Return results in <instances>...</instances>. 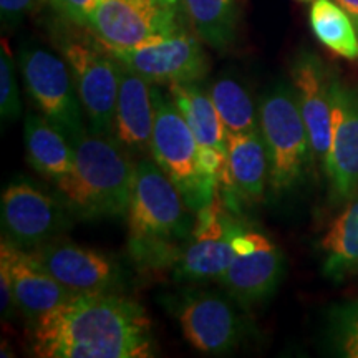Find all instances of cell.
Here are the masks:
<instances>
[{
	"instance_id": "obj_31",
	"label": "cell",
	"mask_w": 358,
	"mask_h": 358,
	"mask_svg": "<svg viewBox=\"0 0 358 358\" xmlns=\"http://www.w3.org/2000/svg\"><path fill=\"white\" fill-rule=\"evenodd\" d=\"M335 2L350 15L353 25H355L358 32V0H335Z\"/></svg>"
},
{
	"instance_id": "obj_2",
	"label": "cell",
	"mask_w": 358,
	"mask_h": 358,
	"mask_svg": "<svg viewBox=\"0 0 358 358\" xmlns=\"http://www.w3.org/2000/svg\"><path fill=\"white\" fill-rule=\"evenodd\" d=\"M129 250L150 267L174 264L182 241L192 232L191 209L168 174L155 159L136 163L127 213Z\"/></svg>"
},
{
	"instance_id": "obj_27",
	"label": "cell",
	"mask_w": 358,
	"mask_h": 358,
	"mask_svg": "<svg viewBox=\"0 0 358 358\" xmlns=\"http://www.w3.org/2000/svg\"><path fill=\"white\" fill-rule=\"evenodd\" d=\"M22 103L15 77V65L3 43L0 50V116L3 122H13L19 118Z\"/></svg>"
},
{
	"instance_id": "obj_5",
	"label": "cell",
	"mask_w": 358,
	"mask_h": 358,
	"mask_svg": "<svg viewBox=\"0 0 358 358\" xmlns=\"http://www.w3.org/2000/svg\"><path fill=\"white\" fill-rule=\"evenodd\" d=\"M259 131L268 161V186L280 194L292 189L313 163L310 140L294 87L275 85L259 105Z\"/></svg>"
},
{
	"instance_id": "obj_4",
	"label": "cell",
	"mask_w": 358,
	"mask_h": 358,
	"mask_svg": "<svg viewBox=\"0 0 358 358\" xmlns=\"http://www.w3.org/2000/svg\"><path fill=\"white\" fill-rule=\"evenodd\" d=\"M155 124L151 136V156L168 174L192 213L199 211L214 198L219 178L209 174L199 159V146L185 116L171 96L158 85L153 87Z\"/></svg>"
},
{
	"instance_id": "obj_24",
	"label": "cell",
	"mask_w": 358,
	"mask_h": 358,
	"mask_svg": "<svg viewBox=\"0 0 358 358\" xmlns=\"http://www.w3.org/2000/svg\"><path fill=\"white\" fill-rule=\"evenodd\" d=\"M310 27L327 48L348 60H357L358 32L350 15L335 0H313Z\"/></svg>"
},
{
	"instance_id": "obj_6",
	"label": "cell",
	"mask_w": 358,
	"mask_h": 358,
	"mask_svg": "<svg viewBox=\"0 0 358 358\" xmlns=\"http://www.w3.org/2000/svg\"><path fill=\"white\" fill-rule=\"evenodd\" d=\"M19 66L25 88L47 122L73 143L87 131L83 108L65 60L40 47H24Z\"/></svg>"
},
{
	"instance_id": "obj_19",
	"label": "cell",
	"mask_w": 358,
	"mask_h": 358,
	"mask_svg": "<svg viewBox=\"0 0 358 358\" xmlns=\"http://www.w3.org/2000/svg\"><path fill=\"white\" fill-rule=\"evenodd\" d=\"M169 96L185 116L199 146V156L217 155L227 158V129L209 92H204L198 82L171 83Z\"/></svg>"
},
{
	"instance_id": "obj_10",
	"label": "cell",
	"mask_w": 358,
	"mask_h": 358,
	"mask_svg": "<svg viewBox=\"0 0 358 358\" xmlns=\"http://www.w3.org/2000/svg\"><path fill=\"white\" fill-rule=\"evenodd\" d=\"M66 206L29 182H12L2 192V229L7 241L29 250L55 241L65 229Z\"/></svg>"
},
{
	"instance_id": "obj_18",
	"label": "cell",
	"mask_w": 358,
	"mask_h": 358,
	"mask_svg": "<svg viewBox=\"0 0 358 358\" xmlns=\"http://www.w3.org/2000/svg\"><path fill=\"white\" fill-rule=\"evenodd\" d=\"M284 252L271 243L249 256H237L219 280L241 307L250 308L275 292L284 275Z\"/></svg>"
},
{
	"instance_id": "obj_15",
	"label": "cell",
	"mask_w": 358,
	"mask_h": 358,
	"mask_svg": "<svg viewBox=\"0 0 358 358\" xmlns=\"http://www.w3.org/2000/svg\"><path fill=\"white\" fill-rule=\"evenodd\" d=\"M299 108L310 140L313 163L325 164L332 138V77L319 58L301 55L290 70Z\"/></svg>"
},
{
	"instance_id": "obj_23",
	"label": "cell",
	"mask_w": 358,
	"mask_h": 358,
	"mask_svg": "<svg viewBox=\"0 0 358 358\" xmlns=\"http://www.w3.org/2000/svg\"><path fill=\"white\" fill-rule=\"evenodd\" d=\"M243 229H245L244 224L221 239H192V243L181 250L178 261L174 262V279L178 282L219 279L237 257L232 248V239Z\"/></svg>"
},
{
	"instance_id": "obj_25",
	"label": "cell",
	"mask_w": 358,
	"mask_h": 358,
	"mask_svg": "<svg viewBox=\"0 0 358 358\" xmlns=\"http://www.w3.org/2000/svg\"><path fill=\"white\" fill-rule=\"evenodd\" d=\"M214 106L227 133H250L259 129L252 98L243 85L231 77L217 78L209 88Z\"/></svg>"
},
{
	"instance_id": "obj_1",
	"label": "cell",
	"mask_w": 358,
	"mask_h": 358,
	"mask_svg": "<svg viewBox=\"0 0 358 358\" xmlns=\"http://www.w3.org/2000/svg\"><path fill=\"white\" fill-rule=\"evenodd\" d=\"M32 350L42 358L153 357L151 320L140 303L113 292L75 294L35 322Z\"/></svg>"
},
{
	"instance_id": "obj_14",
	"label": "cell",
	"mask_w": 358,
	"mask_h": 358,
	"mask_svg": "<svg viewBox=\"0 0 358 358\" xmlns=\"http://www.w3.org/2000/svg\"><path fill=\"white\" fill-rule=\"evenodd\" d=\"M267 182L268 161L261 131L227 133V158L219 176L227 208L237 213L239 203H261Z\"/></svg>"
},
{
	"instance_id": "obj_9",
	"label": "cell",
	"mask_w": 358,
	"mask_h": 358,
	"mask_svg": "<svg viewBox=\"0 0 358 358\" xmlns=\"http://www.w3.org/2000/svg\"><path fill=\"white\" fill-rule=\"evenodd\" d=\"M106 52L153 85L201 82L209 71L201 38L185 30L133 48H106Z\"/></svg>"
},
{
	"instance_id": "obj_22",
	"label": "cell",
	"mask_w": 358,
	"mask_h": 358,
	"mask_svg": "<svg viewBox=\"0 0 358 358\" xmlns=\"http://www.w3.org/2000/svg\"><path fill=\"white\" fill-rule=\"evenodd\" d=\"M181 6L201 42L216 50L231 47L239 25V0H181Z\"/></svg>"
},
{
	"instance_id": "obj_12",
	"label": "cell",
	"mask_w": 358,
	"mask_h": 358,
	"mask_svg": "<svg viewBox=\"0 0 358 358\" xmlns=\"http://www.w3.org/2000/svg\"><path fill=\"white\" fill-rule=\"evenodd\" d=\"M52 277L75 294H105L120 287V268L96 249L52 241L29 250Z\"/></svg>"
},
{
	"instance_id": "obj_13",
	"label": "cell",
	"mask_w": 358,
	"mask_h": 358,
	"mask_svg": "<svg viewBox=\"0 0 358 358\" xmlns=\"http://www.w3.org/2000/svg\"><path fill=\"white\" fill-rule=\"evenodd\" d=\"M330 192L337 201L358 191V92L332 80V138L324 164Z\"/></svg>"
},
{
	"instance_id": "obj_20",
	"label": "cell",
	"mask_w": 358,
	"mask_h": 358,
	"mask_svg": "<svg viewBox=\"0 0 358 358\" xmlns=\"http://www.w3.org/2000/svg\"><path fill=\"white\" fill-rule=\"evenodd\" d=\"M24 140L27 159L42 176L57 182L71 171L75 158L73 145L43 116H27Z\"/></svg>"
},
{
	"instance_id": "obj_11",
	"label": "cell",
	"mask_w": 358,
	"mask_h": 358,
	"mask_svg": "<svg viewBox=\"0 0 358 358\" xmlns=\"http://www.w3.org/2000/svg\"><path fill=\"white\" fill-rule=\"evenodd\" d=\"M178 320L187 343L204 355L232 352L244 335V322L232 303L209 290L187 292L178 307Z\"/></svg>"
},
{
	"instance_id": "obj_17",
	"label": "cell",
	"mask_w": 358,
	"mask_h": 358,
	"mask_svg": "<svg viewBox=\"0 0 358 358\" xmlns=\"http://www.w3.org/2000/svg\"><path fill=\"white\" fill-rule=\"evenodd\" d=\"M153 83L120 62V92L116 101L113 140L129 155L151 153L155 124Z\"/></svg>"
},
{
	"instance_id": "obj_30",
	"label": "cell",
	"mask_w": 358,
	"mask_h": 358,
	"mask_svg": "<svg viewBox=\"0 0 358 358\" xmlns=\"http://www.w3.org/2000/svg\"><path fill=\"white\" fill-rule=\"evenodd\" d=\"M0 310H2V319L10 320L15 312H19L17 307L15 294H13L12 277L6 264L0 262Z\"/></svg>"
},
{
	"instance_id": "obj_7",
	"label": "cell",
	"mask_w": 358,
	"mask_h": 358,
	"mask_svg": "<svg viewBox=\"0 0 358 358\" xmlns=\"http://www.w3.org/2000/svg\"><path fill=\"white\" fill-rule=\"evenodd\" d=\"M181 0H101L88 27L105 48H133L181 29Z\"/></svg>"
},
{
	"instance_id": "obj_3",
	"label": "cell",
	"mask_w": 358,
	"mask_h": 358,
	"mask_svg": "<svg viewBox=\"0 0 358 358\" xmlns=\"http://www.w3.org/2000/svg\"><path fill=\"white\" fill-rule=\"evenodd\" d=\"M73 168L57 187L69 213L82 219L128 213L136 164L113 138L85 131L73 143Z\"/></svg>"
},
{
	"instance_id": "obj_16",
	"label": "cell",
	"mask_w": 358,
	"mask_h": 358,
	"mask_svg": "<svg viewBox=\"0 0 358 358\" xmlns=\"http://www.w3.org/2000/svg\"><path fill=\"white\" fill-rule=\"evenodd\" d=\"M0 262L6 264L10 272L17 307L29 320L37 322L45 313L64 306L75 295L48 274L47 268L35 261L29 250L17 248L10 241H2Z\"/></svg>"
},
{
	"instance_id": "obj_28",
	"label": "cell",
	"mask_w": 358,
	"mask_h": 358,
	"mask_svg": "<svg viewBox=\"0 0 358 358\" xmlns=\"http://www.w3.org/2000/svg\"><path fill=\"white\" fill-rule=\"evenodd\" d=\"M52 7L65 19L78 25H88L90 17L101 0H48Z\"/></svg>"
},
{
	"instance_id": "obj_21",
	"label": "cell",
	"mask_w": 358,
	"mask_h": 358,
	"mask_svg": "<svg viewBox=\"0 0 358 358\" xmlns=\"http://www.w3.org/2000/svg\"><path fill=\"white\" fill-rule=\"evenodd\" d=\"M322 272L332 280L358 274V198L335 217L320 241Z\"/></svg>"
},
{
	"instance_id": "obj_29",
	"label": "cell",
	"mask_w": 358,
	"mask_h": 358,
	"mask_svg": "<svg viewBox=\"0 0 358 358\" xmlns=\"http://www.w3.org/2000/svg\"><path fill=\"white\" fill-rule=\"evenodd\" d=\"M43 0H0V15L3 29H12L24 20L25 15L37 10Z\"/></svg>"
},
{
	"instance_id": "obj_26",
	"label": "cell",
	"mask_w": 358,
	"mask_h": 358,
	"mask_svg": "<svg viewBox=\"0 0 358 358\" xmlns=\"http://www.w3.org/2000/svg\"><path fill=\"white\" fill-rule=\"evenodd\" d=\"M330 329L338 355L358 358V303H347L335 308Z\"/></svg>"
},
{
	"instance_id": "obj_8",
	"label": "cell",
	"mask_w": 358,
	"mask_h": 358,
	"mask_svg": "<svg viewBox=\"0 0 358 358\" xmlns=\"http://www.w3.org/2000/svg\"><path fill=\"white\" fill-rule=\"evenodd\" d=\"M62 55L77 88L88 131L113 138L120 92V62L78 40L62 42Z\"/></svg>"
}]
</instances>
